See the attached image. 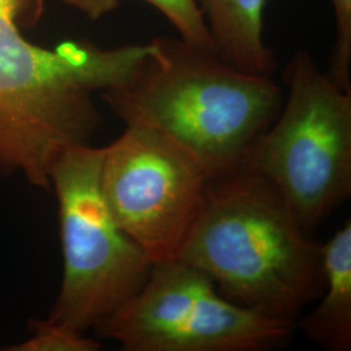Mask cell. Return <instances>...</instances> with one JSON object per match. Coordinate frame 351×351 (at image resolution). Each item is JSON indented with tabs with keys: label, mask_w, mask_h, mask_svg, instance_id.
<instances>
[{
	"label": "cell",
	"mask_w": 351,
	"mask_h": 351,
	"mask_svg": "<svg viewBox=\"0 0 351 351\" xmlns=\"http://www.w3.org/2000/svg\"><path fill=\"white\" fill-rule=\"evenodd\" d=\"M43 12L45 0H0V172L50 190L56 158L90 145L99 126L94 93L123 84L149 45L65 40L46 49L24 34Z\"/></svg>",
	"instance_id": "1"
},
{
	"label": "cell",
	"mask_w": 351,
	"mask_h": 351,
	"mask_svg": "<svg viewBox=\"0 0 351 351\" xmlns=\"http://www.w3.org/2000/svg\"><path fill=\"white\" fill-rule=\"evenodd\" d=\"M178 261L206 272L228 301L294 326L326 285L323 243L247 164L210 181Z\"/></svg>",
	"instance_id": "2"
},
{
	"label": "cell",
	"mask_w": 351,
	"mask_h": 351,
	"mask_svg": "<svg viewBox=\"0 0 351 351\" xmlns=\"http://www.w3.org/2000/svg\"><path fill=\"white\" fill-rule=\"evenodd\" d=\"M147 45L132 75L101 91L112 112L173 139L211 180L242 167L284 103L272 75L242 72L181 38Z\"/></svg>",
	"instance_id": "3"
},
{
	"label": "cell",
	"mask_w": 351,
	"mask_h": 351,
	"mask_svg": "<svg viewBox=\"0 0 351 351\" xmlns=\"http://www.w3.org/2000/svg\"><path fill=\"white\" fill-rule=\"evenodd\" d=\"M288 95L246 163L284 195L311 233L351 195V93L322 72L307 51L285 69Z\"/></svg>",
	"instance_id": "4"
},
{
	"label": "cell",
	"mask_w": 351,
	"mask_h": 351,
	"mask_svg": "<svg viewBox=\"0 0 351 351\" xmlns=\"http://www.w3.org/2000/svg\"><path fill=\"white\" fill-rule=\"evenodd\" d=\"M104 147L71 146L56 158L63 280L47 320L85 335L138 293L154 264L117 226L101 193Z\"/></svg>",
	"instance_id": "5"
},
{
	"label": "cell",
	"mask_w": 351,
	"mask_h": 351,
	"mask_svg": "<svg viewBox=\"0 0 351 351\" xmlns=\"http://www.w3.org/2000/svg\"><path fill=\"white\" fill-rule=\"evenodd\" d=\"M295 326L228 301L199 268L154 264L138 293L94 329L125 351H264Z\"/></svg>",
	"instance_id": "6"
},
{
	"label": "cell",
	"mask_w": 351,
	"mask_h": 351,
	"mask_svg": "<svg viewBox=\"0 0 351 351\" xmlns=\"http://www.w3.org/2000/svg\"><path fill=\"white\" fill-rule=\"evenodd\" d=\"M210 181L189 151L149 126L125 125L104 147V201L152 264L180 259L201 217Z\"/></svg>",
	"instance_id": "7"
},
{
	"label": "cell",
	"mask_w": 351,
	"mask_h": 351,
	"mask_svg": "<svg viewBox=\"0 0 351 351\" xmlns=\"http://www.w3.org/2000/svg\"><path fill=\"white\" fill-rule=\"evenodd\" d=\"M216 53L226 64L250 75H272L275 52L264 40L267 0H197Z\"/></svg>",
	"instance_id": "8"
},
{
	"label": "cell",
	"mask_w": 351,
	"mask_h": 351,
	"mask_svg": "<svg viewBox=\"0 0 351 351\" xmlns=\"http://www.w3.org/2000/svg\"><path fill=\"white\" fill-rule=\"evenodd\" d=\"M324 290L322 301L295 326L328 351L351 350V221L323 243Z\"/></svg>",
	"instance_id": "9"
},
{
	"label": "cell",
	"mask_w": 351,
	"mask_h": 351,
	"mask_svg": "<svg viewBox=\"0 0 351 351\" xmlns=\"http://www.w3.org/2000/svg\"><path fill=\"white\" fill-rule=\"evenodd\" d=\"M64 4L82 13L91 21L116 11L121 0H62ZM156 11L175 26L180 38L193 47L216 52L208 26L198 7L197 0H141Z\"/></svg>",
	"instance_id": "10"
},
{
	"label": "cell",
	"mask_w": 351,
	"mask_h": 351,
	"mask_svg": "<svg viewBox=\"0 0 351 351\" xmlns=\"http://www.w3.org/2000/svg\"><path fill=\"white\" fill-rule=\"evenodd\" d=\"M32 336L21 343L4 348L5 351H97L101 342L75 333L50 320H33L29 326Z\"/></svg>",
	"instance_id": "11"
},
{
	"label": "cell",
	"mask_w": 351,
	"mask_h": 351,
	"mask_svg": "<svg viewBox=\"0 0 351 351\" xmlns=\"http://www.w3.org/2000/svg\"><path fill=\"white\" fill-rule=\"evenodd\" d=\"M335 14V42L326 75L351 93V0H330Z\"/></svg>",
	"instance_id": "12"
}]
</instances>
